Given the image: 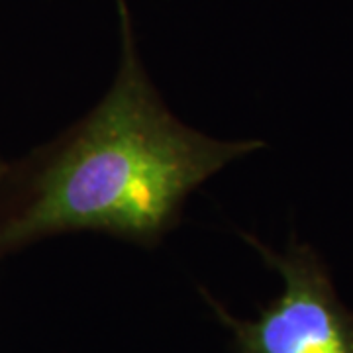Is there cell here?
Returning <instances> with one entry per match:
<instances>
[{
	"mask_svg": "<svg viewBox=\"0 0 353 353\" xmlns=\"http://www.w3.org/2000/svg\"><path fill=\"white\" fill-rule=\"evenodd\" d=\"M120 14V65L102 101L57 138L0 167V259L71 232H101L152 248L175 228L192 190L263 148L216 139L167 108Z\"/></svg>",
	"mask_w": 353,
	"mask_h": 353,
	"instance_id": "cell-1",
	"label": "cell"
},
{
	"mask_svg": "<svg viewBox=\"0 0 353 353\" xmlns=\"http://www.w3.org/2000/svg\"><path fill=\"white\" fill-rule=\"evenodd\" d=\"M243 238L281 275L283 290L255 320H238L208 296L232 332L236 353H353V312L340 301L314 250L292 241L279 253L250 234Z\"/></svg>",
	"mask_w": 353,
	"mask_h": 353,
	"instance_id": "cell-2",
	"label": "cell"
},
{
	"mask_svg": "<svg viewBox=\"0 0 353 353\" xmlns=\"http://www.w3.org/2000/svg\"><path fill=\"white\" fill-rule=\"evenodd\" d=\"M2 165H4V161H2V159H0V167H2Z\"/></svg>",
	"mask_w": 353,
	"mask_h": 353,
	"instance_id": "cell-3",
	"label": "cell"
}]
</instances>
